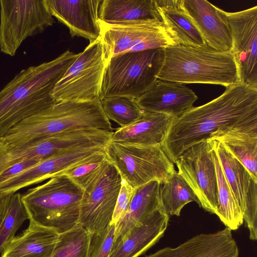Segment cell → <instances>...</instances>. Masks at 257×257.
<instances>
[{"label": "cell", "mask_w": 257, "mask_h": 257, "mask_svg": "<svg viewBox=\"0 0 257 257\" xmlns=\"http://www.w3.org/2000/svg\"><path fill=\"white\" fill-rule=\"evenodd\" d=\"M257 118V87L238 83L211 101L174 118L161 147L175 164L187 149L218 130Z\"/></svg>", "instance_id": "obj_1"}, {"label": "cell", "mask_w": 257, "mask_h": 257, "mask_svg": "<svg viewBox=\"0 0 257 257\" xmlns=\"http://www.w3.org/2000/svg\"><path fill=\"white\" fill-rule=\"evenodd\" d=\"M78 56L68 50L53 60L23 69L0 91V138L57 103L52 91Z\"/></svg>", "instance_id": "obj_2"}, {"label": "cell", "mask_w": 257, "mask_h": 257, "mask_svg": "<svg viewBox=\"0 0 257 257\" xmlns=\"http://www.w3.org/2000/svg\"><path fill=\"white\" fill-rule=\"evenodd\" d=\"M99 129L113 132L100 101H61L28 117L2 137L21 146L70 131Z\"/></svg>", "instance_id": "obj_3"}, {"label": "cell", "mask_w": 257, "mask_h": 257, "mask_svg": "<svg viewBox=\"0 0 257 257\" xmlns=\"http://www.w3.org/2000/svg\"><path fill=\"white\" fill-rule=\"evenodd\" d=\"M164 50V63L158 79L225 87L240 83L238 67L231 51H217L207 45L180 44L167 46Z\"/></svg>", "instance_id": "obj_4"}, {"label": "cell", "mask_w": 257, "mask_h": 257, "mask_svg": "<svg viewBox=\"0 0 257 257\" xmlns=\"http://www.w3.org/2000/svg\"><path fill=\"white\" fill-rule=\"evenodd\" d=\"M83 189L66 175L52 177L21 194L30 221L60 234L78 223Z\"/></svg>", "instance_id": "obj_5"}, {"label": "cell", "mask_w": 257, "mask_h": 257, "mask_svg": "<svg viewBox=\"0 0 257 257\" xmlns=\"http://www.w3.org/2000/svg\"><path fill=\"white\" fill-rule=\"evenodd\" d=\"M165 58L164 48L116 55L105 65L100 101L126 96L135 99L151 89L158 80Z\"/></svg>", "instance_id": "obj_6"}, {"label": "cell", "mask_w": 257, "mask_h": 257, "mask_svg": "<svg viewBox=\"0 0 257 257\" xmlns=\"http://www.w3.org/2000/svg\"><path fill=\"white\" fill-rule=\"evenodd\" d=\"M104 152L121 178L135 188L152 181L162 183L176 171L160 145H139L110 140Z\"/></svg>", "instance_id": "obj_7"}, {"label": "cell", "mask_w": 257, "mask_h": 257, "mask_svg": "<svg viewBox=\"0 0 257 257\" xmlns=\"http://www.w3.org/2000/svg\"><path fill=\"white\" fill-rule=\"evenodd\" d=\"M105 68L100 39L89 45L56 84L52 96L61 101H100Z\"/></svg>", "instance_id": "obj_8"}, {"label": "cell", "mask_w": 257, "mask_h": 257, "mask_svg": "<svg viewBox=\"0 0 257 257\" xmlns=\"http://www.w3.org/2000/svg\"><path fill=\"white\" fill-rule=\"evenodd\" d=\"M45 0H0V50L14 56L28 37L54 23Z\"/></svg>", "instance_id": "obj_9"}, {"label": "cell", "mask_w": 257, "mask_h": 257, "mask_svg": "<svg viewBox=\"0 0 257 257\" xmlns=\"http://www.w3.org/2000/svg\"><path fill=\"white\" fill-rule=\"evenodd\" d=\"M104 62L123 53L176 45L162 21L157 20L110 24L99 19Z\"/></svg>", "instance_id": "obj_10"}, {"label": "cell", "mask_w": 257, "mask_h": 257, "mask_svg": "<svg viewBox=\"0 0 257 257\" xmlns=\"http://www.w3.org/2000/svg\"><path fill=\"white\" fill-rule=\"evenodd\" d=\"M122 178L108 161L84 189L78 223L92 234L103 230L112 220Z\"/></svg>", "instance_id": "obj_11"}, {"label": "cell", "mask_w": 257, "mask_h": 257, "mask_svg": "<svg viewBox=\"0 0 257 257\" xmlns=\"http://www.w3.org/2000/svg\"><path fill=\"white\" fill-rule=\"evenodd\" d=\"M175 164L178 173L194 192L200 207L215 214L218 189L212 140L208 139L190 147Z\"/></svg>", "instance_id": "obj_12"}, {"label": "cell", "mask_w": 257, "mask_h": 257, "mask_svg": "<svg viewBox=\"0 0 257 257\" xmlns=\"http://www.w3.org/2000/svg\"><path fill=\"white\" fill-rule=\"evenodd\" d=\"M225 14L231 32V51L240 82L257 87V6Z\"/></svg>", "instance_id": "obj_13"}, {"label": "cell", "mask_w": 257, "mask_h": 257, "mask_svg": "<svg viewBox=\"0 0 257 257\" xmlns=\"http://www.w3.org/2000/svg\"><path fill=\"white\" fill-rule=\"evenodd\" d=\"M213 147L232 193L242 213L250 240H257V182L242 163L219 142Z\"/></svg>", "instance_id": "obj_14"}, {"label": "cell", "mask_w": 257, "mask_h": 257, "mask_svg": "<svg viewBox=\"0 0 257 257\" xmlns=\"http://www.w3.org/2000/svg\"><path fill=\"white\" fill-rule=\"evenodd\" d=\"M105 147L70 148L42 160L1 185L0 196L12 195L20 189L53 177L69 168L91 159L104 151Z\"/></svg>", "instance_id": "obj_15"}, {"label": "cell", "mask_w": 257, "mask_h": 257, "mask_svg": "<svg viewBox=\"0 0 257 257\" xmlns=\"http://www.w3.org/2000/svg\"><path fill=\"white\" fill-rule=\"evenodd\" d=\"M102 0H45L53 17L65 25L72 37L92 43L100 37L99 9Z\"/></svg>", "instance_id": "obj_16"}, {"label": "cell", "mask_w": 257, "mask_h": 257, "mask_svg": "<svg viewBox=\"0 0 257 257\" xmlns=\"http://www.w3.org/2000/svg\"><path fill=\"white\" fill-rule=\"evenodd\" d=\"M206 45L217 51H231V30L225 12L206 0H180Z\"/></svg>", "instance_id": "obj_17"}, {"label": "cell", "mask_w": 257, "mask_h": 257, "mask_svg": "<svg viewBox=\"0 0 257 257\" xmlns=\"http://www.w3.org/2000/svg\"><path fill=\"white\" fill-rule=\"evenodd\" d=\"M238 248L229 228L193 236L177 246L166 247L145 257H238Z\"/></svg>", "instance_id": "obj_18"}, {"label": "cell", "mask_w": 257, "mask_h": 257, "mask_svg": "<svg viewBox=\"0 0 257 257\" xmlns=\"http://www.w3.org/2000/svg\"><path fill=\"white\" fill-rule=\"evenodd\" d=\"M197 99L193 90L184 84L158 79L151 89L136 101L143 110L176 118L191 109Z\"/></svg>", "instance_id": "obj_19"}, {"label": "cell", "mask_w": 257, "mask_h": 257, "mask_svg": "<svg viewBox=\"0 0 257 257\" xmlns=\"http://www.w3.org/2000/svg\"><path fill=\"white\" fill-rule=\"evenodd\" d=\"M169 218L165 210L156 212L114 241L109 257H139L143 254L163 236Z\"/></svg>", "instance_id": "obj_20"}, {"label": "cell", "mask_w": 257, "mask_h": 257, "mask_svg": "<svg viewBox=\"0 0 257 257\" xmlns=\"http://www.w3.org/2000/svg\"><path fill=\"white\" fill-rule=\"evenodd\" d=\"M209 139L220 142L257 182V118L218 130Z\"/></svg>", "instance_id": "obj_21"}, {"label": "cell", "mask_w": 257, "mask_h": 257, "mask_svg": "<svg viewBox=\"0 0 257 257\" xmlns=\"http://www.w3.org/2000/svg\"><path fill=\"white\" fill-rule=\"evenodd\" d=\"M173 119L166 114L144 110L134 123L113 132L111 140L139 145H161Z\"/></svg>", "instance_id": "obj_22"}, {"label": "cell", "mask_w": 257, "mask_h": 257, "mask_svg": "<svg viewBox=\"0 0 257 257\" xmlns=\"http://www.w3.org/2000/svg\"><path fill=\"white\" fill-rule=\"evenodd\" d=\"M60 233L30 221L29 225L4 248L1 257H52Z\"/></svg>", "instance_id": "obj_23"}, {"label": "cell", "mask_w": 257, "mask_h": 257, "mask_svg": "<svg viewBox=\"0 0 257 257\" xmlns=\"http://www.w3.org/2000/svg\"><path fill=\"white\" fill-rule=\"evenodd\" d=\"M160 187L161 183L155 180L136 188L127 211L116 225L114 241L156 212L165 210Z\"/></svg>", "instance_id": "obj_24"}, {"label": "cell", "mask_w": 257, "mask_h": 257, "mask_svg": "<svg viewBox=\"0 0 257 257\" xmlns=\"http://www.w3.org/2000/svg\"><path fill=\"white\" fill-rule=\"evenodd\" d=\"M161 21L176 44L206 45L197 27L181 6L180 0H156Z\"/></svg>", "instance_id": "obj_25"}, {"label": "cell", "mask_w": 257, "mask_h": 257, "mask_svg": "<svg viewBox=\"0 0 257 257\" xmlns=\"http://www.w3.org/2000/svg\"><path fill=\"white\" fill-rule=\"evenodd\" d=\"M67 148L61 135L21 146H13L0 138V174L13 165L31 159L43 160Z\"/></svg>", "instance_id": "obj_26"}, {"label": "cell", "mask_w": 257, "mask_h": 257, "mask_svg": "<svg viewBox=\"0 0 257 257\" xmlns=\"http://www.w3.org/2000/svg\"><path fill=\"white\" fill-rule=\"evenodd\" d=\"M99 19L110 24L150 20L161 21L156 0H102Z\"/></svg>", "instance_id": "obj_27"}, {"label": "cell", "mask_w": 257, "mask_h": 257, "mask_svg": "<svg viewBox=\"0 0 257 257\" xmlns=\"http://www.w3.org/2000/svg\"><path fill=\"white\" fill-rule=\"evenodd\" d=\"M213 157L218 189V205L215 214L226 227L231 231L235 230L243 223V213L229 187L213 147Z\"/></svg>", "instance_id": "obj_28"}, {"label": "cell", "mask_w": 257, "mask_h": 257, "mask_svg": "<svg viewBox=\"0 0 257 257\" xmlns=\"http://www.w3.org/2000/svg\"><path fill=\"white\" fill-rule=\"evenodd\" d=\"M160 193L163 206L169 217L180 216L182 208L191 202L198 203L193 190L176 171L167 181L161 183Z\"/></svg>", "instance_id": "obj_29"}, {"label": "cell", "mask_w": 257, "mask_h": 257, "mask_svg": "<svg viewBox=\"0 0 257 257\" xmlns=\"http://www.w3.org/2000/svg\"><path fill=\"white\" fill-rule=\"evenodd\" d=\"M92 234L79 223L60 233L52 257H88Z\"/></svg>", "instance_id": "obj_30"}, {"label": "cell", "mask_w": 257, "mask_h": 257, "mask_svg": "<svg viewBox=\"0 0 257 257\" xmlns=\"http://www.w3.org/2000/svg\"><path fill=\"white\" fill-rule=\"evenodd\" d=\"M100 101L107 118L117 123L120 127L134 123L141 116L144 111L136 99L129 97H109L103 98Z\"/></svg>", "instance_id": "obj_31"}, {"label": "cell", "mask_w": 257, "mask_h": 257, "mask_svg": "<svg viewBox=\"0 0 257 257\" xmlns=\"http://www.w3.org/2000/svg\"><path fill=\"white\" fill-rule=\"evenodd\" d=\"M27 219L29 216L21 200V194L11 195L6 213L0 223V255Z\"/></svg>", "instance_id": "obj_32"}, {"label": "cell", "mask_w": 257, "mask_h": 257, "mask_svg": "<svg viewBox=\"0 0 257 257\" xmlns=\"http://www.w3.org/2000/svg\"><path fill=\"white\" fill-rule=\"evenodd\" d=\"M107 162L104 150L91 159L69 168L55 176L66 175L84 189L99 174Z\"/></svg>", "instance_id": "obj_33"}, {"label": "cell", "mask_w": 257, "mask_h": 257, "mask_svg": "<svg viewBox=\"0 0 257 257\" xmlns=\"http://www.w3.org/2000/svg\"><path fill=\"white\" fill-rule=\"evenodd\" d=\"M116 225L108 224L101 232L92 234L88 257H109L114 240Z\"/></svg>", "instance_id": "obj_34"}, {"label": "cell", "mask_w": 257, "mask_h": 257, "mask_svg": "<svg viewBox=\"0 0 257 257\" xmlns=\"http://www.w3.org/2000/svg\"><path fill=\"white\" fill-rule=\"evenodd\" d=\"M136 188L122 179L121 187L117 199L110 224L115 225L122 218L129 207Z\"/></svg>", "instance_id": "obj_35"}, {"label": "cell", "mask_w": 257, "mask_h": 257, "mask_svg": "<svg viewBox=\"0 0 257 257\" xmlns=\"http://www.w3.org/2000/svg\"><path fill=\"white\" fill-rule=\"evenodd\" d=\"M42 160L31 159L17 163L0 174V185L33 167Z\"/></svg>", "instance_id": "obj_36"}, {"label": "cell", "mask_w": 257, "mask_h": 257, "mask_svg": "<svg viewBox=\"0 0 257 257\" xmlns=\"http://www.w3.org/2000/svg\"><path fill=\"white\" fill-rule=\"evenodd\" d=\"M10 196H0V223L6 213Z\"/></svg>", "instance_id": "obj_37"}]
</instances>
